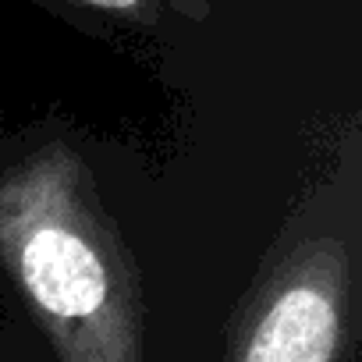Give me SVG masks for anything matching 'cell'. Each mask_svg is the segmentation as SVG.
<instances>
[{
	"mask_svg": "<svg viewBox=\"0 0 362 362\" xmlns=\"http://www.w3.org/2000/svg\"><path fill=\"white\" fill-rule=\"evenodd\" d=\"M78 181L64 149L18 163L0 181V252L64 362H142L135 284Z\"/></svg>",
	"mask_w": 362,
	"mask_h": 362,
	"instance_id": "1",
	"label": "cell"
},
{
	"mask_svg": "<svg viewBox=\"0 0 362 362\" xmlns=\"http://www.w3.org/2000/svg\"><path fill=\"white\" fill-rule=\"evenodd\" d=\"M344 281L348 263L341 245L305 252L270 291L238 362H337L344 337Z\"/></svg>",
	"mask_w": 362,
	"mask_h": 362,
	"instance_id": "2",
	"label": "cell"
},
{
	"mask_svg": "<svg viewBox=\"0 0 362 362\" xmlns=\"http://www.w3.org/2000/svg\"><path fill=\"white\" fill-rule=\"evenodd\" d=\"M89 4H96V8H114V11H121V8H135L139 0H89Z\"/></svg>",
	"mask_w": 362,
	"mask_h": 362,
	"instance_id": "3",
	"label": "cell"
}]
</instances>
